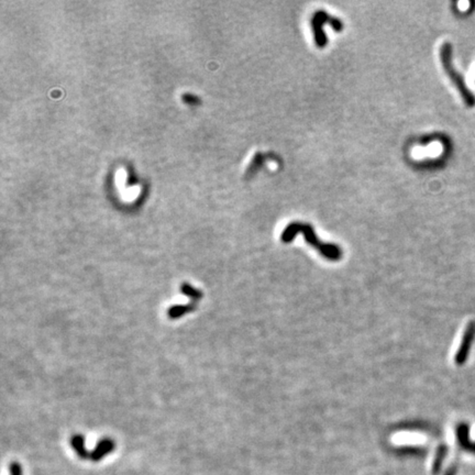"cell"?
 I'll return each mask as SVG.
<instances>
[{"label": "cell", "instance_id": "cell-2", "mask_svg": "<svg viewBox=\"0 0 475 475\" xmlns=\"http://www.w3.org/2000/svg\"><path fill=\"white\" fill-rule=\"evenodd\" d=\"M440 59H441L443 70L446 71L449 78L451 79V82L455 86V88L459 90L460 95L462 99H463L465 105L468 106V107H474L475 96L473 95V92L468 89V87L465 84L463 77L461 76V74L458 73V71H455V68L453 67L451 43H449V42L443 43V45L440 49Z\"/></svg>", "mask_w": 475, "mask_h": 475}, {"label": "cell", "instance_id": "cell-6", "mask_svg": "<svg viewBox=\"0 0 475 475\" xmlns=\"http://www.w3.org/2000/svg\"><path fill=\"white\" fill-rule=\"evenodd\" d=\"M196 307H197V303H194V302L186 304V305H173L170 308H168L167 316L172 320L179 319L182 316L195 311Z\"/></svg>", "mask_w": 475, "mask_h": 475}, {"label": "cell", "instance_id": "cell-8", "mask_svg": "<svg viewBox=\"0 0 475 475\" xmlns=\"http://www.w3.org/2000/svg\"><path fill=\"white\" fill-rule=\"evenodd\" d=\"M180 292H182L183 295L189 297L194 303H197L199 299H202L204 296L202 291L195 289V287L192 286L188 283H183L182 285H180Z\"/></svg>", "mask_w": 475, "mask_h": 475}, {"label": "cell", "instance_id": "cell-9", "mask_svg": "<svg viewBox=\"0 0 475 475\" xmlns=\"http://www.w3.org/2000/svg\"><path fill=\"white\" fill-rule=\"evenodd\" d=\"M10 473L11 475H22L21 465L17 463V462H12L10 464Z\"/></svg>", "mask_w": 475, "mask_h": 475}, {"label": "cell", "instance_id": "cell-7", "mask_svg": "<svg viewBox=\"0 0 475 475\" xmlns=\"http://www.w3.org/2000/svg\"><path fill=\"white\" fill-rule=\"evenodd\" d=\"M71 446L80 459L88 460L89 452L85 448V438L82 435H75L71 438Z\"/></svg>", "mask_w": 475, "mask_h": 475}, {"label": "cell", "instance_id": "cell-5", "mask_svg": "<svg viewBox=\"0 0 475 475\" xmlns=\"http://www.w3.org/2000/svg\"><path fill=\"white\" fill-rule=\"evenodd\" d=\"M116 443L110 438H103L97 443V446L92 452L89 453V460L91 461H101L106 455L115 450Z\"/></svg>", "mask_w": 475, "mask_h": 475}, {"label": "cell", "instance_id": "cell-1", "mask_svg": "<svg viewBox=\"0 0 475 475\" xmlns=\"http://www.w3.org/2000/svg\"><path fill=\"white\" fill-rule=\"evenodd\" d=\"M297 233H303L305 240L307 241L312 248L318 250L323 258L331 260V261H338L342 258V251L338 246L331 245V243H322L317 238L314 228L307 223H303V222L290 223L289 226L284 229L282 234H280V241L284 243H289L294 240V238H295Z\"/></svg>", "mask_w": 475, "mask_h": 475}, {"label": "cell", "instance_id": "cell-4", "mask_svg": "<svg viewBox=\"0 0 475 475\" xmlns=\"http://www.w3.org/2000/svg\"><path fill=\"white\" fill-rule=\"evenodd\" d=\"M474 339H475V322H470L464 331L463 338H462V341H461V346L458 350L457 354H455V358H454L455 364L463 365L465 363L468 358V354H470V350L472 348V343Z\"/></svg>", "mask_w": 475, "mask_h": 475}, {"label": "cell", "instance_id": "cell-3", "mask_svg": "<svg viewBox=\"0 0 475 475\" xmlns=\"http://www.w3.org/2000/svg\"><path fill=\"white\" fill-rule=\"evenodd\" d=\"M324 23L330 24L331 28H332L335 31H337V32H341L343 28H345L343 27V22L340 20V19L336 17H331L330 15L327 14L326 11L319 10L315 12L314 17H312L311 19V27H312V31H314V39H315L316 46L319 49L324 48L328 43L327 35L322 29V26Z\"/></svg>", "mask_w": 475, "mask_h": 475}]
</instances>
